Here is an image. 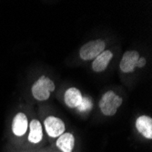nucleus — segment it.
<instances>
[{
  "label": "nucleus",
  "instance_id": "1",
  "mask_svg": "<svg viewBox=\"0 0 152 152\" xmlns=\"http://www.w3.org/2000/svg\"><path fill=\"white\" fill-rule=\"evenodd\" d=\"M54 90V82L46 76H41L40 78L37 80L32 86V95L36 99L39 101L48 99L50 93Z\"/></svg>",
  "mask_w": 152,
  "mask_h": 152
},
{
  "label": "nucleus",
  "instance_id": "2",
  "mask_svg": "<svg viewBox=\"0 0 152 152\" xmlns=\"http://www.w3.org/2000/svg\"><path fill=\"white\" fill-rule=\"evenodd\" d=\"M121 104L122 98L116 95L114 91L109 90L102 96L99 105L103 115L114 116Z\"/></svg>",
  "mask_w": 152,
  "mask_h": 152
},
{
  "label": "nucleus",
  "instance_id": "3",
  "mask_svg": "<svg viewBox=\"0 0 152 152\" xmlns=\"http://www.w3.org/2000/svg\"><path fill=\"white\" fill-rule=\"evenodd\" d=\"M106 44L102 39L92 40L82 46L79 51L80 58L83 60L95 59L100 53L104 51Z\"/></svg>",
  "mask_w": 152,
  "mask_h": 152
},
{
  "label": "nucleus",
  "instance_id": "4",
  "mask_svg": "<svg viewBox=\"0 0 152 152\" xmlns=\"http://www.w3.org/2000/svg\"><path fill=\"white\" fill-rule=\"evenodd\" d=\"M44 125L48 135L52 137H58L65 131L64 122L60 118L56 117H48L44 120Z\"/></svg>",
  "mask_w": 152,
  "mask_h": 152
},
{
  "label": "nucleus",
  "instance_id": "5",
  "mask_svg": "<svg viewBox=\"0 0 152 152\" xmlns=\"http://www.w3.org/2000/svg\"><path fill=\"white\" fill-rule=\"evenodd\" d=\"M140 58V53L137 51L131 50L125 52L119 65L121 71L124 73H132L135 70L137 62Z\"/></svg>",
  "mask_w": 152,
  "mask_h": 152
},
{
  "label": "nucleus",
  "instance_id": "6",
  "mask_svg": "<svg viewBox=\"0 0 152 152\" xmlns=\"http://www.w3.org/2000/svg\"><path fill=\"white\" fill-rule=\"evenodd\" d=\"M27 128H28V121H27L26 116L22 112L18 113L12 122L13 133L18 137L24 136L27 130Z\"/></svg>",
  "mask_w": 152,
  "mask_h": 152
},
{
  "label": "nucleus",
  "instance_id": "7",
  "mask_svg": "<svg viewBox=\"0 0 152 152\" xmlns=\"http://www.w3.org/2000/svg\"><path fill=\"white\" fill-rule=\"evenodd\" d=\"M113 58V54L110 50H104L96 57L92 63V69L95 72H102L107 67L110 60Z\"/></svg>",
  "mask_w": 152,
  "mask_h": 152
},
{
  "label": "nucleus",
  "instance_id": "8",
  "mask_svg": "<svg viewBox=\"0 0 152 152\" xmlns=\"http://www.w3.org/2000/svg\"><path fill=\"white\" fill-rule=\"evenodd\" d=\"M136 128L146 139H152V118L148 116H140L136 120Z\"/></svg>",
  "mask_w": 152,
  "mask_h": 152
},
{
  "label": "nucleus",
  "instance_id": "9",
  "mask_svg": "<svg viewBox=\"0 0 152 152\" xmlns=\"http://www.w3.org/2000/svg\"><path fill=\"white\" fill-rule=\"evenodd\" d=\"M65 103L71 108L77 107L82 101V94L80 90L76 88H70L65 92Z\"/></svg>",
  "mask_w": 152,
  "mask_h": 152
},
{
  "label": "nucleus",
  "instance_id": "10",
  "mask_svg": "<svg viewBox=\"0 0 152 152\" xmlns=\"http://www.w3.org/2000/svg\"><path fill=\"white\" fill-rule=\"evenodd\" d=\"M75 146V137L71 133H63L57 140V147L63 152H72Z\"/></svg>",
  "mask_w": 152,
  "mask_h": 152
},
{
  "label": "nucleus",
  "instance_id": "11",
  "mask_svg": "<svg viewBox=\"0 0 152 152\" xmlns=\"http://www.w3.org/2000/svg\"><path fill=\"white\" fill-rule=\"evenodd\" d=\"M29 128L30 131L28 134V140L34 144L39 143L43 139V131L41 123L37 119H33L30 122Z\"/></svg>",
  "mask_w": 152,
  "mask_h": 152
},
{
  "label": "nucleus",
  "instance_id": "12",
  "mask_svg": "<svg viewBox=\"0 0 152 152\" xmlns=\"http://www.w3.org/2000/svg\"><path fill=\"white\" fill-rule=\"evenodd\" d=\"M92 107V102L89 98H83L80 105L77 107V109L81 112H85V111H89Z\"/></svg>",
  "mask_w": 152,
  "mask_h": 152
},
{
  "label": "nucleus",
  "instance_id": "13",
  "mask_svg": "<svg viewBox=\"0 0 152 152\" xmlns=\"http://www.w3.org/2000/svg\"><path fill=\"white\" fill-rule=\"evenodd\" d=\"M146 59H145V58H139V60H137V66H137V67H143L145 65H146Z\"/></svg>",
  "mask_w": 152,
  "mask_h": 152
}]
</instances>
